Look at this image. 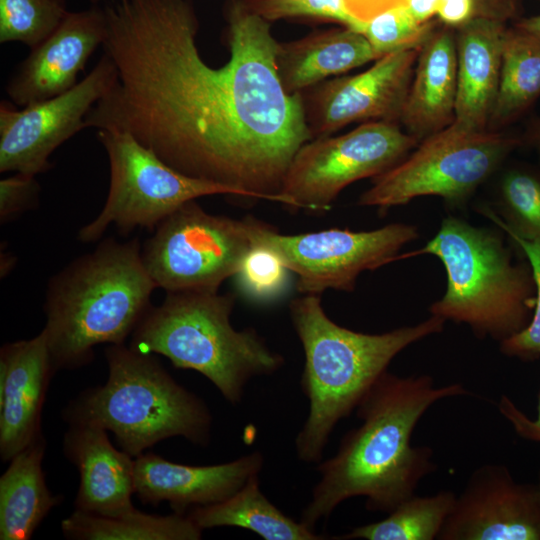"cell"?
<instances>
[{
    "label": "cell",
    "instance_id": "1",
    "mask_svg": "<svg viewBox=\"0 0 540 540\" xmlns=\"http://www.w3.org/2000/svg\"><path fill=\"white\" fill-rule=\"evenodd\" d=\"M104 7V53L117 81L93 106L86 128L131 134L169 166L284 203V176L312 140L302 94L277 74L271 22L245 0H226L228 61L210 66L197 45L191 0H111Z\"/></svg>",
    "mask_w": 540,
    "mask_h": 540
},
{
    "label": "cell",
    "instance_id": "2",
    "mask_svg": "<svg viewBox=\"0 0 540 540\" xmlns=\"http://www.w3.org/2000/svg\"><path fill=\"white\" fill-rule=\"evenodd\" d=\"M470 394L460 383L438 387L430 375L385 371L355 409L361 424L342 437L334 456L318 463L320 478L300 521L315 530L353 497L366 498L369 511L392 512L437 467L431 447L411 445L417 423L436 402Z\"/></svg>",
    "mask_w": 540,
    "mask_h": 540
},
{
    "label": "cell",
    "instance_id": "3",
    "mask_svg": "<svg viewBox=\"0 0 540 540\" xmlns=\"http://www.w3.org/2000/svg\"><path fill=\"white\" fill-rule=\"evenodd\" d=\"M289 312L304 351L300 388L309 405L295 450L300 461L310 464L322 460L336 425L351 415L391 361L408 346L440 333L445 323L431 315L385 333L357 332L331 320L315 294L292 300Z\"/></svg>",
    "mask_w": 540,
    "mask_h": 540
},
{
    "label": "cell",
    "instance_id": "4",
    "mask_svg": "<svg viewBox=\"0 0 540 540\" xmlns=\"http://www.w3.org/2000/svg\"><path fill=\"white\" fill-rule=\"evenodd\" d=\"M157 288L138 239L103 240L49 281L44 312L54 371L90 363L99 344H124Z\"/></svg>",
    "mask_w": 540,
    "mask_h": 540
},
{
    "label": "cell",
    "instance_id": "5",
    "mask_svg": "<svg viewBox=\"0 0 540 540\" xmlns=\"http://www.w3.org/2000/svg\"><path fill=\"white\" fill-rule=\"evenodd\" d=\"M234 305L232 294L168 292L145 313L129 347L163 355L175 368L199 372L228 403L237 405L250 380L275 374L285 359L254 328L233 327Z\"/></svg>",
    "mask_w": 540,
    "mask_h": 540
},
{
    "label": "cell",
    "instance_id": "6",
    "mask_svg": "<svg viewBox=\"0 0 540 540\" xmlns=\"http://www.w3.org/2000/svg\"><path fill=\"white\" fill-rule=\"evenodd\" d=\"M433 255L447 276L444 295L431 315L463 323L478 338L502 342L523 330L535 307L536 286L527 262L513 260L495 231L448 216L424 247L397 260Z\"/></svg>",
    "mask_w": 540,
    "mask_h": 540
},
{
    "label": "cell",
    "instance_id": "7",
    "mask_svg": "<svg viewBox=\"0 0 540 540\" xmlns=\"http://www.w3.org/2000/svg\"><path fill=\"white\" fill-rule=\"evenodd\" d=\"M105 355L106 383L85 391L65 409L69 423L111 431L133 458L175 436L207 445L212 415L206 403L177 383L153 354L114 344Z\"/></svg>",
    "mask_w": 540,
    "mask_h": 540
},
{
    "label": "cell",
    "instance_id": "8",
    "mask_svg": "<svg viewBox=\"0 0 540 540\" xmlns=\"http://www.w3.org/2000/svg\"><path fill=\"white\" fill-rule=\"evenodd\" d=\"M518 145V139L503 133L472 131L453 122L374 177L358 205L377 207L384 213L422 196H437L450 205H460Z\"/></svg>",
    "mask_w": 540,
    "mask_h": 540
},
{
    "label": "cell",
    "instance_id": "9",
    "mask_svg": "<svg viewBox=\"0 0 540 540\" xmlns=\"http://www.w3.org/2000/svg\"><path fill=\"white\" fill-rule=\"evenodd\" d=\"M266 225L251 216L208 213L192 200L155 228L142 248V259L156 287L166 293L218 292L234 277Z\"/></svg>",
    "mask_w": 540,
    "mask_h": 540
},
{
    "label": "cell",
    "instance_id": "10",
    "mask_svg": "<svg viewBox=\"0 0 540 540\" xmlns=\"http://www.w3.org/2000/svg\"><path fill=\"white\" fill-rule=\"evenodd\" d=\"M97 138L110 166V185L98 215L78 232V240H99L111 225L123 234L137 227L155 230L183 204L211 195H234L226 186L187 176L165 163L131 134L99 129Z\"/></svg>",
    "mask_w": 540,
    "mask_h": 540
},
{
    "label": "cell",
    "instance_id": "11",
    "mask_svg": "<svg viewBox=\"0 0 540 540\" xmlns=\"http://www.w3.org/2000/svg\"><path fill=\"white\" fill-rule=\"evenodd\" d=\"M419 144L397 122L369 121L338 136L314 138L294 155L280 195L292 209L324 211L348 185L376 177Z\"/></svg>",
    "mask_w": 540,
    "mask_h": 540
},
{
    "label": "cell",
    "instance_id": "12",
    "mask_svg": "<svg viewBox=\"0 0 540 540\" xmlns=\"http://www.w3.org/2000/svg\"><path fill=\"white\" fill-rule=\"evenodd\" d=\"M418 238L417 228L392 223L370 231L331 228L285 235L267 224L257 235L297 276L302 294L320 295L328 289L350 292L358 276L397 261L398 252Z\"/></svg>",
    "mask_w": 540,
    "mask_h": 540
},
{
    "label": "cell",
    "instance_id": "13",
    "mask_svg": "<svg viewBox=\"0 0 540 540\" xmlns=\"http://www.w3.org/2000/svg\"><path fill=\"white\" fill-rule=\"evenodd\" d=\"M117 68L105 53L70 90L50 99L18 107L0 103V172L37 176L51 168V154L85 129L93 106L117 81Z\"/></svg>",
    "mask_w": 540,
    "mask_h": 540
},
{
    "label": "cell",
    "instance_id": "14",
    "mask_svg": "<svg viewBox=\"0 0 540 540\" xmlns=\"http://www.w3.org/2000/svg\"><path fill=\"white\" fill-rule=\"evenodd\" d=\"M421 46L386 54L364 72L301 93L312 138L331 136L353 122L399 121Z\"/></svg>",
    "mask_w": 540,
    "mask_h": 540
},
{
    "label": "cell",
    "instance_id": "15",
    "mask_svg": "<svg viewBox=\"0 0 540 540\" xmlns=\"http://www.w3.org/2000/svg\"><path fill=\"white\" fill-rule=\"evenodd\" d=\"M438 540H540L537 484L517 482L504 464L475 469L456 495Z\"/></svg>",
    "mask_w": 540,
    "mask_h": 540
},
{
    "label": "cell",
    "instance_id": "16",
    "mask_svg": "<svg viewBox=\"0 0 540 540\" xmlns=\"http://www.w3.org/2000/svg\"><path fill=\"white\" fill-rule=\"evenodd\" d=\"M106 29L105 10L98 4L69 11L9 78L5 89L11 102L24 107L74 87L90 56L103 45Z\"/></svg>",
    "mask_w": 540,
    "mask_h": 540
},
{
    "label": "cell",
    "instance_id": "17",
    "mask_svg": "<svg viewBox=\"0 0 540 540\" xmlns=\"http://www.w3.org/2000/svg\"><path fill=\"white\" fill-rule=\"evenodd\" d=\"M264 465L260 451L230 462L192 466L175 463L153 453L134 459L135 494L144 504L167 501L178 514L197 506L221 502L241 489Z\"/></svg>",
    "mask_w": 540,
    "mask_h": 540
},
{
    "label": "cell",
    "instance_id": "18",
    "mask_svg": "<svg viewBox=\"0 0 540 540\" xmlns=\"http://www.w3.org/2000/svg\"><path fill=\"white\" fill-rule=\"evenodd\" d=\"M47 336L6 343L0 351V456L10 461L42 435L40 418L54 373Z\"/></svg>",
    "mask_w": 540,
    "mask_h": 540
},
{
    "label": "cell",
    "instance_id": "19",
    "mask_svg": "<svg viewBox=\"0 0 540 540\" xmlns=\"http://www.w3.org/2000/svg\"><path fill=\"white\" fill-rule=\"evenodd\" d=\"M66 457L80 474L75 510L119 517L135 509L134 459L116 449L107 430L90 423H70L64 437Z\"/></svg>",
    "mask_w": 540,
    "mask_h": 540
},
{
    "label": "cell",
    "instance_id": "20",
    "mask_svg": "<svg viewBox=\"0 0 540 540\" xmlns=\"http://www.w3.org/2000/svg\"><path fill=\"white\" fill-rule=\"evenodd\" d=\"M506 24L490 18L473 17L456 28L454 122L468 130H488L499 90Z\"/></svg>",
    "mask_w": 540,
    "mask_h": 540
},
{
    "label": "cell",
    "instance_id": "21",
    "mask_svg": "<svg viewBox=\"0 0 540 540\" xmlns=\"http://www.w3.org/2000/svg\"><path fill=\"white\" fill-rule=\"evenodd\" d=\"M457 52L455 31L437 29L422 44L400 122L419 142L455 120Z\"/></svg>",
    "mask_w": 540,
    "mask_h": 540
},
{
    "label": "cell",
    "instance_id": "22",
    "mask_svg": "<svg viewBox=\"0 0 540 540\" xmlns=\"http://www.w3.org/2000/svg\"><path fill=\"white\" fill-rule=\"evenodd\" d=\"M379 58L363 34L344 27L279 42L276 68L285 91L300 94L330 76H339Z\"/></svg>",
    "mask_w": 540,
    "mask_h": 540
},
{
    "label": "cell",
    "instance_id": "23",
    "mask_svg": "<svg viewBox=\"0 0 540 540\" xmlns=\"http://www.w3.org/2000/svg\"><path fill=\"white\" fill-rule=\"evenodd\" d=\"M45 439L39 436L16 454L0 478V539L28 540L61 501L45 482Z\"/></svg>",
    "mask_w": 540,
    "mask_h": 540
},
{
    "label": "cell",
    "instance_id": "24",
    "mask_svg": "<svg viewBox=\"0 0 540 540\" xmlns=\"http://www.w3.org/2000/svg\"><path fill=\"white\" fill-rule=\"evenodd\" d=\"M187 515L202 530L237 527L250 530L265 540L334 539L285 515L260 490L259 475L252 476L229 498L193 507Z\"/></svg>",
    "mask_w": 540,
    "mask_h": 540
},
{
    "label": "cell",
    "instance_id": "25",
    "mask_svg": "<svg viewBox=\"0 0 540 540\" xmlns=\"http://www.w3.org/2000/svg\"><path fill=\"white\" fill-rule=\"evenodd\" d=\"M540 96V36L507 27L502 43L499 90L488 130L518 118Z\"/></svg>",
    "mask_w": 540,
    "mask_h": 540
},
{
    "label": "cell",
    "instance_id": "26",
    "mask_svg": "<svg viewBox=\"0 0 540 540\" xmlns=\"http://www.w3.org/2000/svg\"><path fill=\"white\" fill-rule=\"evenodd\" d=\"M61 530L74 540H198L203 531L187 514L159 516L136 508L119 517L75 510L62 521Z\"/></svg>",
    "mask_w": 540,
    "mask_h": 540
},
{
    "label": "cell",
    "instance_id": "27",
    "mask_svg": "<svg viewBox=\"0 0 540 540\" xmlns=\"http://www.w3.org/2000/svg\"><path fill=\"white\" fill-rule=\"evenodd\" d=\"M456 495L442 490L433 495H412L378 522L353 528L335 540H434L451 513Z\"/></svg>",
    "mask_w": 540,
    "mask_h": 540
},
{
    "label": "cell",
    "instance_id": "28",
    "mask_svg": "<svg viewBox=\"0 0 540 540\" xmlns=\"http://www.w3.org/2000/svg\"><path fill=\"white\" fill-rule=\"evenodd\" d=\"M501 216L485 208L483 214L506 234L540 239V174L525 168L508 171L499 190Z\"/></svg>",
    "mask_w": 540,
    "mask_h": 540
},
{
    "label": "cell",
    "instance_id": "29",
    "mask_svg": "<svg viewBox=\"0 0 540 540\" xmlns=\"http://www.w3.org/2000/svg\"><path fill=\"white\" fill-rule=\"evenodd\" d=\"M68 12V0H0V43L20 42L32 49Z\"/></svg>",
    "mask_w": 540,
    "mask_h": 540
},
{
    "label": "cell",
    "instance_id": "30",
    "mask_svg": "<svg viewBox=\"0 0 540 540\" xmlns=\"http://www.w3.org/2000/svg\"><path fill=\"white\" fill-rule=\"evenodd\" d=\"M435 28L434 21L421 23L405 5H401L365 22L362 34L381 58L392 52L421 46Z\"/></svg>",
    "mask_w": 540,
    "mask_h": 540
},
{
    "label": "cell",
    "instance_id": "31",
    "mask_svg": "<svg viewBox=\"0 0 540 540\" xmlns=\"http://www.w3.org/2000/svg\"><path fill=\"white\" fill-rule=\"evenodd\" d=\"M289 272L276 252L256 243L243 258L234 278L246 297L266 302L284 292Z\"/></svg>",
    "mask_w": 540,
    "mask_h": 540
},
{
    "label": "cell",
    "instance_id": "32",
    "mask_svg": "<svg viewBox=\"0 0 540 540\" xmlns=\"http://www.w3.org/2000/svg\"><path fill=\"white\" fill-rule=\"evenodd\" d=\"M269 22L290 18L332 21L362 34L364 24L351 16L344 0H245Z\"/></svg>",
    "mask_w": 540,
    "mask_h": 540
},
{
    "label": "cell",
    "instance_id": "33",
    "mask_svg": "<svg viewBox=\"0 0 540 540\" xmlns=\"http://www.w3.org/2000/svg\"><path fill=\"white\" fill-rule=\"evenodd\" d=\"M507 235L527 258L535 281L536 299L529 324L500 342V351L522 361H534L540 358V239L527 240L514 234Z\"/></svg>",
    "mask_w": 540,
    "mask_h": 540
},
{
    "label": "cell",
    "instance_id": "34",
    "mask_svg": "<svg viewBox=\"0 0 540 540\" xmlns=\"http://www.w3.org/2000/svg\"><path fill=\"white\" fill-rule=\"evenodd\" d=\"M40 185L35 175L15 172L0 180L1 224L35 208L38 204Z\"/></svg>",
    "mask_w": 540,
    "mask_h": 540
},
{
    "label": "cell",
    "instance_id": "35",
    "mask_svg": "<svg viewBox=\"0 0 540 540\" xmlns=\"http://www.w3.org/2000/svg\"><path fill=\"white\" fill-rule=\"evenodd\" d=\"M498 408L520 437L540 442V392L535 419L527 417L506 395L501 396Z\"/></svg>",
    "mask_w": 540,
    "mask_h": 540
},
{
    "label": "cell",
    "instance_id": "36",
    "mask_svg": "<svg viewBox=\"0 0 540 540\" xmlns=\"http://www.w3.org/2000/svg\"><path fill=\"white\" fill-rule=\"evenodd\" d=\"M523 0H473L474 17H485L504 23L517 20Z\"/></svg>",
    "mask_w": 540,
    "mask_h": 540
},
{
    "label": "cell",
    "instance_id": "37",
    "mask_svg": "<svg viewBox=\"0 0 540 540\" xmlns=\"http://www.w3.org/2000/svg\"><path fill=\"white\" fill-rule=\"evenodd\" d=\"M437 15L446 26L457 28L474 17L473 0H439Z\"/></svg>",
    "mask_w": 540,
    "mask_h": 540
},
{
    "label": "cell",
    "instance_id": "38",
    "mask_svg": "<svg viewBox=\"0 0 540 540\" xmlns=\"http://www.w3.org/2000/svg\"><path fill=\"white\" fill-rule=\"evenodd\" d=\"M349 14L360 22H367L376 15L405 5L406 0H344Z\"/></svg>",
    "mask_w": 540,
    "mask_h": 540
},
{
    "label": "cell",
    "instance_id": "39",
    "mask_svg": "<svg viewBox=\"0 0 540 540\" xmlns=\"http://www.w3.org/2000/svg\"><path fill=\"white\" fill-rule=\"evenodd\" d=\"M438 4L439 0H406L405 6L417 21L424 23L437 14Z\"/></svg>",
    "mask_w": 540,
    "mask_h": 540
},
{
    "label": "cell",
    "instance_id": "40",
    "mask_svg": "<svg viewBox=\"0 0 540 540\" xmlns=\"http://www.w3.org/2000/svg\"><path fill=\"white\" fill-rule=\"evenodd\" d=\"M513 25L540 36V14L525 18L520 17L514 21Z\"/></svg>",
    "mask_w": 540,
    "mask_h": 540
},
{
    "label": "cell",
    "instance_id": "41",
    "mask_svg": "<svg viewBox=\"0 0 540 540\" xmlns=\"http://www.w3.org/2000/svg\"><path fill=\"white\" fill-rule=\"evenodd\" d=\"M531 140L540 155V120L537 122L532 131Z\"/></svg>",
    "mask_w": 540,
    "mask_h": 540
},
{
    "label": "cell",
    "instance_id": "42",
    "mask_svg": "<svg viewBox=\"0 0 540 540\" xmlns=\"http://www.w3.org/2000/svg\"><path fill=\"white\" fill-rule=\"evenodd\" d=\"M92 4H99L101 1L104 0H89Z\"/></svg>",
    "mask_w": 540,
    "mask_h": 540
},
{
    "label": "cell",
    "instance_id": "43",
    "mask_svg": "<svg viewBox=\"0 0 540 540\" xmlns=\"http://www.w3.org/2000/svg\"><path fill=\"white\" fill-rule=\"evenodd\" d=\"M537 486H538V489H539V492H540V473H539V481L537 483Z\"/></svg>",
    "mask_w": 540,
    "mask_h": 540
}]
</instances>
